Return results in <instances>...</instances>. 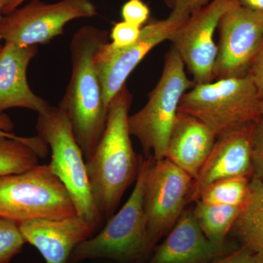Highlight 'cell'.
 <instances>
[{
  "mask_svg": "<svg viewBox=\"0 0 263 263\" xmlns=\"http://www.w3.org/2000/svg\"><path fill=\"white\" fill-rule=\"evenodd\" d=\"M132 100L125 84L110 102L103 136L94 153L86 160L91 195L104 220L115 214L123 195L139 172L141 158L133 148L128 124Z\"/></svg>",
  "mask_w": 263,
  "mask_h": 263,
  "instance_id": "cell-1",
  "label": "cell"
},
{
  "mask_svg": "<svg viewBox=\"0 0 263 263\" xmlns=\"http://www.w3.org/2000/svg\"><path fill=\"white\" fill-rule=\"evenodd\" d=\"M107 42L108 32L93 26L81 27L74 34L70 45L72 73L59 105L70 119L86 160L94 153L106 126L108 108L104 104L94 57Z\"/></svg>",
  "mask_w": 263,
  "mask_h": 263,
  "instance_id": "cell-2",
  "label": "cell"
},
{
  "mask_svg": "<svg viewBox=\"0 0 263 263\" xmlns=\"http://www.w3.org/2000/svg\"><path fill=\"white\" fill-rule=\"evenodd\" d=\"M260 100L248 72L195 84L183 95L179 111L200 119L218 138L255 122L260 117Z\"/></svg>",
  "mask_w": 263,
  "mask_h": 263,
  "instance_id": "cell-3",
  "label": "cell"
},
{
  "mask_svg": "<svg viewBox=\"0 0 263 263\" xmlns=\"http://www.w3.org/2000/svg\"><path fill=\"white\" fill-rule=\"evenodd\" d=\"M147 167L148 160L141 158L136 185L127 201L98 235L76 246L69 262L106 259L119 263H136L152 250L143 209Z\"/></svg>",
  "mask_w": 263,
  "mask_h": 263,
  "instance_id": "cell-4",
  "label": "cell"
},
{
  "mask_svg": "<svg viewBox=\"0 0 263 263\" xmlns=\"http://www.w3.org/2000/svg\"><path fill=\"white\" fill-rule=\"evenodd\" d=\"M78 215L72 197L50 164L0 176V218L20 224Z\"/></svg>",
  "mask_w": 263,
  "mask_h": 263,
  "instance_id": "cell-5",
  "label": "cell"
},
{
  "mask_svg": "<svg viewBox=\"0 0 263 263\" xmlns=\"http://www.w3.org/2000/svg\"><path fill=\"white\" fill-rule=\"evenodd\" d=\"M195 84L186 76L184 63L174 48L167 53L160 80L143 108L129 116V133L139 141L145 155L165 158L167 142L183 95Z\"/></svg>",
  "mask_w": 263,
  "mask_h": 263,
  "instance_id": "cell-6",
  "label": "cell"
},
{
  "mask_svg": "<svg viewBox=\"0 0 263 263\" xmlns=\"http://www.w3.org/2000/svg\"><path fill=\"white\" fill-rule=\"evenodd\" d=\"M36 130L37 136L51 148V171L65 185L78 215L100 228L104 219L93 200L84 155L67 114L60 107H50L38 114Z\"/></svg>",
  "mask_w": 263,
  "mask_h": 263,
  "instance_id": "cell-7",
  "label": "cell"
},
{
  "mask_svg": "<svg viewBox=\"0 0 263 263\" xmlns=\"http://www.w3.org/2000/svg\"><path fill=\"white\" fill-rule=\"evenodd\" d=\"M97 15L91 0H61L54 3L32 0L3 16L0 41L22 46L45 44L62 35L66 24L71 21Z\"/></svg>",
  "mask_w": 263,
  "mask_h": 263,
  "instance_id": "cell-8",
  "label": "cell"
},
{
  "mask_svg": "<svg viewBox=\"0 0 263 263\" xmlns=\"http://www.w3.org/2000/svg\"><path fill=\"white\" fill-rule=\"evenodd\" d=\"M143 209L152 247L169 233L187 203L193 179L168 159L147 157Z\"/></svg>",
  "mask_w": 263,
  "mask_h": 263,
  "instance_id": "cell-9",
  "label": "cell"
},
{
  "mask_svg": "<svg viewBox=\"0 0 263 263\" xmlns=\"http://www.w3.org/2000/svg\"><path fill=\"white\" fill-rule=\"evenodd\" d=\"M187 20L171 13L166 18L142 27L139 37L129 46L117 47L107 42L100 46L94 57V65L107 108L142 60L161 43L171 41Z\"/></svg>",
  "mask_w": 263,
  "mask_h": 263,
  "instance_id": "cell-10",
  "label": "cell"
},
{
  "mask_svg": "<svg viewBox=\"0 0 263 263\" xmlns=\"http://www.w3.org/2000/svg\"><path fill=\"white\" fill-rule=\"evenodd\" d=\"M237 0H212L192 15L175 32L171 42L195 84L214 81V68L217 56L214 33L221 17L238 4Z\"/></svg>",
  "mask_w": 263,
  "mask_h": 263,
  "instance_id": "cell-11",
  "label": "cell"
},
{
  "mask_svg": "<svg viewBox=\"0 0 263 263\" xmlns=\"http://www.w3.org/2000/svg\"><path fill=\"white\" fill-rule=\"evenodd\" d=\"M218 29L214 80L248 73L262 43L263 14L238 3L221 17Z\"/></svg>",
  "mask_w": 263,
  "mask_h": 263,
  "instance_id": "cell-12",
  "label": "cell"
},
{
  "mask_svg": "<svg viewBox=\"0 0 263 263\" xmlns=\"http://www.w3.org/2000/svg\"><path fill=\"white\" fill-rule=\"evenodd\" d=\"M252 124L218 137L212 152L193 180L187 202L197 201L200 193L221 179L252 174Z\"/></svg>",
  "mask_w": 263,
  "mask_h": 263,
  "instance_id": "cell-13",
  "label": "cell"
},
{
  "mask_svg": "<svg viewBox=\"0 0 263 263\" xmlns=\"http://www.w3.org/2000/svg\"><path fill=\"white\" fill-rule=\"evenodd\" d=\"M18 226L26 242L39 251L46 263L68 262L76 246L92 237L99 229L79 215L62 219H32Z\"/></svg>",
  "mask_w": 263,
  "mask_h": 263,
  "instance_id": "cell-14",
  "label": "cell"
},
{
  "mask_svg": "<svg viewBox=\"0 0 263 263\" xmlns=\"http://www.w3.org/2000/svg\"><path fill=\"white\" fill-rule=\"evenodd\" d=\"M37 51V45L22 46L12 42H5L0 50V114L13 108L41 114L51 106L33 92L27 81V68Z\"/></svg>",
  "mask_w": 263,
  "mask_h": 263,
  "instance_id": "cell-15",
  "label": "cell"
},
{
  "mask_svg": "<svg viewBox=\"0 0 263 263\" xmlns=\"http://www.w3.org/2000/svg\"><path fill=\"white\" fill-rule=\"evenodd\" d=\"M215 133L200 119L178 111L165 158L195 179L215 144Z\"/></svg>",
  "mask_w": 263,
  "mask_h": 263,
  "instance_id": "cell-16",
  "label": "cell"
},
{
  "mask_svg": "<svg viewBox=\"0 0 263 263\" xmlns=\"http://www.w3.org/2000/svg\"><path fill=\"white\" fill-rule=\"evenodd\" d=\"M221 255L202 233L193 209L183 211L147 263H212Z\"/></svg>",
  "mask_w": 263,
  "mask_h": 263,
  "instance_id": "cell-17",
  "label": "cell"
},
{
  "mask_svg": "<svg viewBox=\"0 0 263 263\" xmlns=\"http://www.w3.org/2000/svg\"><path fill=\"white\" fill-rule=\"evenodd\" d=\"M232 230L243 247L263 259V183L253 177L248 197Z\"/></svg>",
  "mask_w": 263,
  "mask_h": 263,
  "instance_id": "cell-18",
  "label": "cell"
},
{
  "mask_svg": "<svg viewBox=\"0 0 263 263\" xmlns=\"http://www.w3.org/2000/svg\"><path fill=\"white\" fill-rule=\"evenodd\" d=\"M242 206L213 205L195 201L193 212L202 233L222 254L226 237L234 226Z\"/></svg>",
  "mask_w": 263,
  "mask_h": 263,
  "instance_id": "cell-19",
  "label": "cell"
},
{
  "mask_svg": "<svg viewBox=\"0 0 263 263\" xmlns=\"http://www.w3.org/2000/svg\"><path fill=\"white\" fill-rule=\"evenodd\" d=\"M23 138L0 137V176L23 173L39 163V156Z\"/></svg>",
  "mask_w": 263,
  "mask_h": 263,
  "instance_id": "cell-20",
  "label": "cell"
},
{
  "mask_svg": "<svg viewBox=\"0 0 263 263\" xmlns=\"http://www.w3.org/2000/svg\"><path fill=\"white\" fill-rule=\"evenodd\" d=\"M248 177L221 179L204 189L197 200L213 205L242 206L248 197Z\"/></svg>",
  "mask_w": 263,
  "mask_h": 263,
  "instance_id": "cell-21",
  "label": "cell"
},
{
  "mask_svg": "<svg viewBox=\"0 0 263 263\" xmlns=\"http://www.w3.org/2000/svg\"><path fill=\"white\" fill-rule=\"evenodd\" d=\"M26 243L18 223L0 218V263H10Z\"/></svg>",
  "mask_w": 263,
  "mask_h": 263,
  "instance_id": "cell-22",
  "label": "cell"
},
{
  "mask_svg": "<svg viewBox=\"0 0 263 263\" xmlns=\"http://www.w3.org/2000/svg\"><path fill=\"white\" fill-rule=\"evenodd\" d=\"M252 175L263 183V117L252 128Z\"/></svg>",
  "mask_w": 263,
  "mask_h": 263,
  "instance_id": "cell-23",
  "label": "cell"
},
{
  "mask_svg": "<svg viewBox=\"0 0 263 263\" xmlns=\"http://www.w3.org/2000/svg\"><path fill=\"white\" fill-rule=\"evenodd\" d=\"M141 27H137L128 22H119L112 29L110 37L112 44L117 47L129 46L138 40L141 34Z\"/></svg>",
  "mask_w": 263,
  "mask_h": 263,
  "instance_id": "cell-24",
  "label": "cell"
},
{
  "mask_svg": "<svg viewBox=\"0 0 263 263\" xmlns=\"http://www.w3.org/2000/svg\"><path fill=\"white\" fill-rule=\"evenodd\" d=\"M124 22L142 27L149 16V9L142 0H129L122 7Z\"/></svg>",
  "mask_w": 263,
  "mask_h": 263,
  "instance_id": "cell-25",
  "label": "cell"
},
{
  "mask_svg": "<svg viewBox=\"0 0 263 263\" xmlns=\"http://www.w3.org/2000/svg\"><path fill=\"white\" fill-rule=\"evenodd\" d=\"M166 5L171 8V13L188 19L209 4L212 0H164Z\"/></svg>",
  "mask_w": 263,
  "mask_h": 263,
  "instance_id": "cell-26",
  "label": "cell"
},
{
  "mask_svg": "<svg viewBox=\"0 0 263 263\" xmlns=\"http://www.w3.org/2000/svg\"><path fill=\"white\" fill-rule=\"evenodd\" d=\"M221 256L212 263H263L262 258L245 247L228 255Z\"/></svg>",
  "mask_w": 263,
  "mask_h": 263,
  "instance_id": "cell-27",
  "label": "cell"
},
{
  "mask_svg": "<svg viewBox=\"0 0 263 263\" xmlns=\"http://www.w3.org/2000/svg\"><path fill=\"white\" fill-rule=\"evenodd\" d=\"M249 73L254 78V82L258 90L259 98L262 100L263 99V41L257 55L251 64Z\"/></svg>",
  "mask_w": 263,
  "mask_h": 263,
  "instance_id": "cell-28",
  "label": "cell"
},
{
  "mask_svg": "<svg viewBox=\"0 0 263 263\" xmlns=\"http://www.w3.org/2000/svg\"><path fill=\"white\" fill-rule=\"evenodd\" d=\"M14 124L9 116L6 114H0V137L15 138L16 135L13 133Z\"/></svg>",
  "mask_w": 263,
  "mask_h": 263,
  "instance_id": "cell-29",
  "label": "cell"
},
{
  "mask_svg": "<svg viewBox=\"0 0 263 263\" xmlns=\"http://www.w3.org/2000/svg\"><path fill=\"white\" fill-rule=\"evenodd\" d=\"M238 4L263 14V0H237Z\"/></svg>",
  "mask_w": 263,
  "mask_h": 263,
  "instance_id": "cell-30",
  "label": "cell"
},
{
  "mask_svg": "<svg viewBox=\"0 0 263 263\" xmlns=\"http://www.w3.org/2000/svg\"><path fill=\"white\" fill-rule=\"evenodd\" d=\"M15 1V0H0V21L3 18V13L7 14L8 10ZM2 47H3V46L0 45V50H1Z\"/></svg>",
  "mask_w": 263,
  "mask_h": 263,
  "instance_id": "cell-31",
  "label": "cell"
},
{
  "mask_svg": "<svg viewBox=\"0 0 263 263\" xmlns=\"http://www.w3.org/2000/svg\"><path fill=\"white\" fill-rule=\"evenodd\" d=\"M27 1V0H15L13 4L11 5V7L8 10V13H9L10 12L13 11V10L16 9L19 6V5H22V3H24V2Z\"/></svg>",
  "mask_w": 263,
  "mask_h": 263,
  "instance_id": "cell-32",
  "label": "cell"
},
{
  "mask_svg": "<svg viewBox=\"0 0 263 263\" xmlns=\"http://www.w3.org/2000/svg\"><path fill=\"white\" fill-rule=\"evenodd\" d=\"M259 114L260 117H263V99L260 100V104H259Z\"/></svg>",
  "mask_w": 263,
  "mask_h": 263,
  "instance_id": "cell-33",
  "label": "cell"
}]
</instances>
